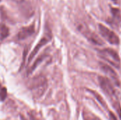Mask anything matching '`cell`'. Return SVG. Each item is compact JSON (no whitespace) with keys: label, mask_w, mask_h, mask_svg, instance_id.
Instances as JSON below:
<instances>
[{"label":"cell","mask_w":121,"mask_h":120,"mask_svg":"<svg viewBox=\"0 0 121 120\" xmlns=\"http://www.w3.org/2000/svg\"><path fill=\"white\" fill-rule=\"evenodd\" d=\"M48 87V82L45 76H37L33 78L28 83V88L31 91L33 97L41 98L45 93Z\"/></svg>","instance_id":"6da1fadb"},{"label":"cell","mask_w":121,"mask_h":120,"mask_svg":"<svg viewBox=\"0 0 121 120\" xmlns=\"http://www.w3.org/2000/svg\"><path fill=\"white\" fill-rule=\"evenodd\" d=\"M98 79H99V85H100L101 90L113 102V103L114 108L119 105L120 104L117 101L116 91L114 86H113L111 80L108 77L101 76H99Z\"/></svg>","instance_id":"7a4b0ae2"},{"label":"cell","mask_w":121,"mask_h":120,"mask_svg":"<svg viewBox=\"0 0 121 120\" xmlns=\"http://www.w3.org/2000/svg\"><path fill=\"white\" fill-rule=\"evenodd\" d=\"M98 55L105 62L109 63L114 67L120 69L121 66V58L114 50L111 48H105L98 51Z\"/></svg>","instance_id":"3957f363"},{"label":"cell","mask_w":121,"mask_h":120,"mask_svg":"<svg viewBox=\"0 0 121 120\" xmlns=\"http://www.w3.org/2000/svg\"><path fill=\"white\" fill-rule=\"evenodd\" d=\"M99 29L101 35L105 40L112 45H118L120 42V40L118 36L111 30L104 26L102 24L99 25Z\"/></svg>","instance_id":"277c9868"},{"label":"cell","mask_w":121,"mask_h":120,"mask_svg":"<svg viewBox=\"0 0 121 120\" xmlns=\"http://www.w3.org/2000/svg\"><path fill=\"white\" fill-rule=\"evenodd\" d=\"M99 66L100 68L101 69V70L106 74L108 76V77L113 81V83L117 86H120L121 85V81L119 79L118 76L117 75L116 72L108 64H106V63H103V62H100L99 63Z\"/></svg>","instance_id":"5b68a950"},{"label":"cell","mask_w":121,"mask_h":120,"mask_svg":"<svg viewBox=\"0 0 121 120\" xmlns=\"http://www.w3.org/2000/svg\"><path fill=\"white\" fill-rule=\"evenodd\" d=\"M79 29L81 30V32L84 34V35H85L86 37V38L92 42L93 43L96 44V45H104V42L103 41L101 40V38H99L96 34L93 33H91L89 30L84 28L83 26H80L79 27Z\"/></svg>","instance_id":"8992f818"},{"label":"cell","mask_w":121,"mask_h":120,"mask_svg":"<svg viewBox=\"0 0 121 120\" xmlns=\"http://www.w3.org/2000/svg\"><path fill=\"white\" fill-rule=\"evenodd\" d=\"M50 40V37H43L40 39V40L38 42V43L35 45V48L33 50V51L31 52V53L30 54V55L28 56V63L29 64L32 60L36 56V54H38V52H39V50L44 46Z\"/></svg>","instance_id":"52a82bcc"},{"label":"cell","mask_w":121,"mask_h":120,"mask_svg":"<svg viewBox=\"0 0 121 120\" xmlns=\"http://www.w3.org/2000/svg\"><path fill=\"white\" fill-rule=\"evenodd\" d=\"M35 32V27L34 25H31L30 26L24 27L20 30L18 33L17 34V38L18 40H24L30 35H32Z\"/></svg>","instance_id":"ba28073f"},{"label":"cell","mask_w":121,"mask_h":120,"mask_svg":"<svg viewBox=\"0 0 121 120\" xmlns=\"http://www.w3.org/2000/svg\"><path fill=\"white\" fill-rule=\"evenodd\" d=\"M45 58H46V54H41L40 56H39V57L35 60L34 63H33V65L30 67V69H28V74L29 75V74H32V73L35 70V69L38 67V66L40 64H41Z\"/></svg>","instance_id":"9c48e42d"},{"label":"cell","mask_w":121,"mask_h":120,"mask_svg":"<svg viewBox=\"0 0 121 120\" xmlns=\"http://www.w3.org/2000/svg\"><path fill=\"white\" fill-rule=\"evenodd\" d=\"M89 91L95 97V98L99 101V103L104 107V108H108V107H107V105H106V103L104 102V99L101 98V96L99 94V93H97L96 91H92V90H89Z\"/></svg>","instance_id":"30bf717a"},{"label":"cell","mask_w":121,"mask_h":120,"mask_svg":"<svg viewBox=\"0 0 121 120\" xmlns=\"http://www.w3.org/2000/svg\"><path fill=\"white\" fill-rule=\"evenodd\" d=\"M9 34V30L4 24H0V37L1 39L6 38Z\"/></svg>","instance_id":"8fae6325"},{"label":"cell","mask_w":121,"mask_h":120,"mask_svg":"<svg viewBox=\"0 0 121 120\" xmlns=\"http://www.w3.org/2000/svg\"><path fill=\"white\" fill-rule=\"evenodd\" d=\"M6 95H7L6 88L4 87L0 83V101L4 100L5 98H6Z\"/></svg>","instance_id":"7c38bea8"},{"label":"cell","mask_w":121,"mask_h":120,"mask_svg":"<svg viewBox=\"0 0 121 120\" xmlns=\"http://www.w3.org/2000/svg\"><path fill=\"white\" fill-rule=\"evenodd\" d=\"M112 13L113 15V17L116 20H118L120 18V16H121V15H120V11L118 10V8H113L112 9Z\"/></svg>","instance_id":"4fadbf2b"},{"label":"cell","mask_w":121,"mask_h":120,"mask_svg":"<svg viewBox=\"0 0 121 120\" xmlns=\"http://www.w3.org/2000/svg\"><path fill=\"white\" fill-rule=\"evenodd\" d=\"M28 117H29V120H40L33 113H29Z\"/></svg>","instance_id":"5bb4252c"},{"label":"cell","mask_w":121,"mask_h":120,"mask_svg":"<svg viewBox=\"0 0 121 120\" xmlns=\"http://www.w3.org/2000/svg\"><path fill=\"white\" fill-rule=\"evenodd\" d=\"M109 119L110 120H118L116 116L112 112H109Z\"/></svg>","instance_id":"9a60e30c"},{"label":"cell","mask_w":121,"mask_h":120,"mask_svg":"<svg viewBox=\"0 0 121 120\" xmlns=\"http://www.w3.org/2000/svg\"><path fill=\"white\" fill-rule=\"evenodd\" d=\"M101 120L99 117H96V116H94L93 117V120Z\"/></svg>","instance_id":"2e32d148"},{"label":"cell","mask_w":121,"mask_h":120,"mask_svg":"<svg viewBox=\"0 0 121 120\" xmlns=\"http://www.w3.org/2000/svg\"><path fill=\"white\" fill-rule=\"evenodd\" d=\"M21 120H27V119H26L24 116L21 115Z\"/></svg>","instance_id":"e0dca14e"},{"label":"cell","mask_w":121,"mask_h":120,"mask_svg":"<svg viewBox=\"0 0 121 120\" xmlns=\"http://www.w3.org/2000/svg\"><path fill=\"white\" fill-rule=\"evenodd\" d=\"M112 1H117V0H112Z\"/></svg>","instance_id":"ac0fdd59"},{"label":"cell","mask_w":121,"mask_h":120,"mask_svg":"<svg viewBox=\"0 0 121 120\" xmlns=\"http://www.w3.org/2000/svg\"><path fill=\"white\" fill-rule=\"evenodd\" d=\"M16 1H21V0H16Z\"/></svg>","instance_id":"d6986e66"}]
</instances>
